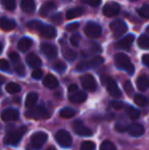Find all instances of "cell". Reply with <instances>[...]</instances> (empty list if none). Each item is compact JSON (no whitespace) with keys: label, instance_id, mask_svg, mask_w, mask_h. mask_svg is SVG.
<instances>
[{"label":"cell","instance_id":"obj_47","mask_svg":"<svg viewBox=\"0 0 149 150\" xmlns=\"http://www.w3.org/2000/svg\"><path fill=\"white\" fill-rule=\"evenodd\" d=\"M112 106L114 109H117V110H119V109H121L124 107V103L121 102V101H112Z\"/></svg>","mask_w":149,"mask_h":150},{"label":"cell","instance_id":"obj_33","mask_svg":"<svg viewBox=\"0 0 149 150\" xmlns=\"http://www.w3.org/2000/svg\"><path fill=\"white\" fill-rule=\"evenodd\" d=\"M127 113H128V115H129L130 119H132V120H136L140 117V111L137 110V109L134 108V107H132V106L127 107Z\"/></svg>","mask_w":149,"mask_h":150},{"label":"cell","instance_id":"obj_35","mask_svg":"<svg viewBox=\"0 0 149 150\" xmlns=\"http://www.w3.org/2000/svg\"><path fill=\"white\" fill-rule=\"evenodd\" d=\"M43 26H44L43 23L39 22V21H32V22H29L28 23V28L29 29H32V30L38 31V32L41 30Z\"/></svg>","mask_w":149,"mask_h":150},{"label":"cell","instance_id":"obj_27","mask_svg":"<svg viewBox=\"0 0 149 150\" xmlns=\"http://www.w3.org/2000/svg\"><path fill=\"white\" fill-rule=\"evenodd\" d=\"M62 54H64V58H66V59L70 61L75 60L76 57H77V52L66 45L62 46Z\"/></svg>","mask_w":149,"mask_h":150},{"label":"cell","instance_id":"obj_12","mask_svg":"<svg viewBox=\"0 0 149 150\" xmlns=\"http://www.w3.org/2000/svg\"><path fill=\"white\" fill-rule=\"evenodd\" d=\"M121 10V6L115 2H109L106 3L103 7V14L107 18H112L119 13Z\"/></svg>","mask_w":149,"mask_h":150},{"label":"cell","instance_id":"obj_10","mask_svg":"<svg viewBox=\"0 0 149 150\" xmlns=\"http://www.w3.org/2000/svg\"><path fill=\"white\" fill-rule=\"evenodd\" d=\"M81 83H82V86L87 91H89V92H94V91L97 89V84H96L95 79H94L93 76L89 75V74L82 76Z\"/></svg>","mask_w":149,"mask_h":150},{"label":"cell","instance_id":"obj_41","mask_svg":"<svg viewBox=\"0 0 149 150\" xmlns=\"http://www.w3.org/2000/svg\"><path fill=\"white\" fill-rule=\"evenodd\" d=\"M81 1L86 4H89L92 7H98L101 3V0H81Z\"/></svg>","mask_w":149,"mask_h":150},{"label":"cell","instance_id":"obj_2","mask_svg":"<svg viewBox=\"0 0 149 150\" xmlns=\"http://www.w3.org/2000/svg\"><path fill=\"white\" fill-rule=\"evenodd\" d=\"M27 132L26 127H20L16 130H11L7 132L4 138V144L6 145H18V142L22 140L24 134Z\"/></svg>","mask_w":149,"mask_h":150},{"label":"cell","instance_id":"obj_11","mask_svg":"<svg viewBox=\"0 0 149 150\" xmlns=\"http://www.w3.org/2000/svg\"><path fill=\"white\" fill-rule=\"evenodd\" d=\"M41 51L43 54L49 59H54L57 57V48L50 43H42L41 44Z\"/></svg>","mask_w":149,"mask_h":150},{"label":"cell","instance_id":"obj_14","mask_svg":"<svg viewBox=\"0 0 149 150\" xmlns=\"http://www.w3.org/2000/svg\"><path fill=\"white\" fill-rule=\"evenodd\" d=\"M20 117V113L16 109L13 108H8L3 110V112L1 113V120L3 122H14Z\"/></svg>","mask_w":149,"mask_h":150},{"label":"cell","instance_id":"obj_44","mask_svg":"<svg viewBox=\"0 0 149 150\" xmlns=\"http://www.w3.org/2000/svg\"><path fill=\"white\" fill-rule=\"evenodd\" d=\"M124 88H125V91H126L127 94H129V95L133 94V86H132V84L130 81L125 82V84H124Z\"/></svg>","mask_w":149,"mask_h":150},{"label":"cell","instance_id":"obj_52","mask_svg":"<svg viewBox=\"0 0 149 150\" xmlns=\"http://www.w3.org/2000/svg\"><path fill=\"white\" fill-rule=\"evenodd\" d=\"M4 81H5V79H4V78L2 77V76H0V86H1L2 84L4 83Z\"/></svg>","mask_w":149,"mask_h":150},{"label":"cell","instance_id":"obj_32","mask_svg":"<svg viewBox=\"0 0 149 150\" xmlns=\"http://www.w3.org/2000/svg\"><path fill=\"white\" fill-rule=\"evenodd\" d=\"M134 101H135L136 104L139 105V106H146L147 103H148L146 97L144 96V95H141V94L135 95V96H134Z\"/></svg>","mask_w":149,"mask_h":150},{"label":"cell","instance_id":"obj_24","mask_svg":"<svg viewBox=\"0 0 149 150\" xmlns=\"http://www.w3.org/2000/svg\"><path fill=\"white\" fill-rule=\"evenodd\" d=\"M33 45V41L28 37H24L18 41V49L22 52H26L27 50L30 49V47Z\"/></svg>","mask_w":149,"mask_h":150},{"label":"cell","instance_id":"obj_57","mask_svg":"<svg viewBox=\"0 0 149 150\" xmlns=\"http://www.w3.org/2000/svg\"><path fill=\"white\" fill-rule=\"evenodd\" d=\"M131 1H137V0H131Z\"/></svg>","mask_w":149,"mask_h":150},{"label":"cell","instance_id":"obj_40","mask_svg":"<svg viewBox=\"0 0 149 150\" xmlns=\"http://www.w3.org/2000/svg\"><path fill=\"white\" fill-rule=\"evenodd\" d=\"M80 40H81V37H80V35H78V34H75V35H73L72 37L70 38L71 44H72L74 47H78V46H79Z\"/></svg>","mask_w":149,"mask_h":150},{"label":"cell","instance_id":"obj_54","mask_svg":"<svg viewBox=\"0 0 149 150\" xmlns=\"http://www.w3.org/2000/svg\"><path fill=\"white\" fill-rule=\"evenodd\" d=\"M46 150H56L55 148H54V147L53 146H50V147H48V148L47 149H46Z\"/></svg>","mask_w":149,"mask_h":150},{"label":"cell","instance_id":"obj_4","mask_svg":"<svg viewBox=\"0 0 149 150\" xmlns=\"http://www.w3.org/2000/svg\"><path fill=\"white\" fill-rule=\"evenodd\" d=\"M101 83L103 84L104 86H106V89H107L108 93H109L112 97L119 98V97L121 96V90H119V88L117 87L114 80H112L110 77L105 76V75L101 76Z\"/></svg>","mask_w":149,"mask_h":150},{"label":"cell","instance_id":"obj_19","mask_svg":"<svg viewBox=\"0 0 149 150\" xmlns=\"http://www.w3.org/2000/svg\"><path fill=\"white\" fill-rule=\"evenodd\" d=\"M68 99L73 103H82L87 99V95L85 92H82V91H76L74 93H71Z\"/></svg>","mask_w":149,"mask_h":150},{"label":"cell","instance_id":"obj_58","mask_svg":"<svg viewBox=\"0 0 149 150\" xmlns=\"http://www.w3.org/2000/svg\"><path fill=\"white\" fill-rule=\"evenodd\" d=\"M68 1H71V0H68Z\"/></svg>","mask_w":149,"mask_h":150},{"label":"cell","instance_id":"obj_21","mask_svg":"<svg viewBox=\"0 0 149 150\" xmlns=\"http://www.w3.org/2000/svg\"><path fill=\"white\" fill-rule=\"evenodd\" d=\"M20 8L23 11L27 12V13H33L36 8V4H35L34 0H22L20 1Z\"/></svg>","mask_w":149,"mask_h":150},{"label":"cell","instance_id":"obj_22","mask_svg":"<svg viewBox=\"0 0 149 150\" xmlns=\"http://www.w3.org/2000/svg\"><path fill=\"white\" fill-rule=\"evenodd\" d=\"M55 8H56V4L53 1H47L42 4L41 8H40V14L42 16H47Z\"/></svg>","mask_w":149,"mask_h":150},{"label":"cell","instance_id":"obj_51","mask_svg":"<svg viewBox=\"0 0 149 150\" xmlns=\"http://www.w3.org/2000/svg\"><path fill=\"white\" fill-rule=\"evenodd\" d=\"M115 127H117V130L119 131V132H124V131L126 130V128H124L123 126H119V125H117Z\"/></svg>","mask_w":149,"mask_h":150},{"label":"cell","instance_id":"obj_15","mask_svg":"<svg viewBox=\"0 0 149 150\" xmlns=\"http://www.w3.org/2000/svg\"><path fill=\"white\" fill-rule=\"evenodd\" d=\"M134 39H135V37H134V35H132V34H129V35H127L126 37H124L121 40H119V42H117V48H119V49H124V50H129L130 48L132 47V44H133L134 42Z\"/></svg>","mask_w":149,"mask_h":150},{"label":"cell","instance_id":"obj_1","mask_svg":"<svg viewBox=\"0 0 149 150\" xmlns=\"http://www.w3.org/2000/svg\"><path fill=\"white\" fill-rule=\"evenodd\" d=\"M114 62L119 69H124L127 71L129 75H133L135 71V67H134L133 63L131 62L129 56L126 55L124 53H117L114 56Z\"/></svg>","mask_w":149,"mask_h":150},{"label":"cell","instance_id":"obj_59","mask_svg":"<svg viewBox=\"0 0 149 150\" xmlns=\"http://www.w3.org/2000/svg\"><path fill=\"white\" fill-rule=\"evenodd\" d=\"M148 67H149V65H148Z\"/></svg>","mask_w":149,"mask_h":150},{"label":"cell","instance_id":"obj_13","mask_svg":"<svg viewBox=\"0 0 149 150\" xmlns=\"http://www.w3.org/2000/svg\"><path fill=\"white\" fill-rule=\"evenodd\" d=\"M73 129H74L75 133L80 136H91L92 135V131L90 130L89 128L85 126L83 124V122L81 120H75L74 122V125H73Z\"/></svg>","mask_w":149,"mask_h":150},{"label":"cell","instance_id":"obj_48","mask_svg":"<svg viewBox=\"0 0 149 150\" xmlns=\"http://www.w3.org/2000/svg\"><path fill=\"white\" fill-rule=\"evenodd\" d=\"M79 28V24L78 23H74V24H70L66 26V31L68 32H73L76 31L77 29Z\"/></svg>","mask_w":149,"mask_h":150},{"label":"cell","instance_id":"obj_8","mask_svg":"<svg viewBox=\"0 0 149 150\" xmlns=\"http://www.w3.org/2000/svg\"><path fill=\"white\" fill-rule=\"evenodd\" d=\"M84 32H85V35L87 36L88 38L95 39V38H98L101 35L102 29H101V27L98 24H96V23H88V24L86 25L85 29H84Z\"/></svg>","mask_w":149,"mask_h":150},{"label":"cell","instance_id":"obj_7","mask_svg":"<svg viewBox=\"0 0 149 150\" xmlns=\"http://www.w3.org/2000/svg\"><path fill=\"white\" fill-rule=\"evenodd\" d=\"M110 30L113 33L114 37H121L124 34L127 33L128 26L124 21L121 20H115L110 24Z\"/></svg>","mask_w":149,"mask_h":150},{"label":"cell","instance_id":"obj_20","mask_svg":"<svg viewBox=\"0 0 149 150\" xmlns=\"http://www.w3.org/2000/svg\"><path fill=\"white\" fill-rule=\"evenodd\" d=\"M26 61L29 67H34V69H37V67H41V64H42V61L40 59V57L38 55H36L35 53L28 54L26 57Z\"/></svg>","mask_w":149,"mask_h":150},{"label":"cell","instance_id":"obj_50","mask_svg":"<svg viewBox=\"0 0 149 150\" xmlns=\"http://www.w3.org/2000/svg\"><path fill=\"white\" fill-rule=\"evenodd\" d=\"M76 91H78V86L76 85V84H73V85H71L70 87H68V93H74Z\"/></svg>","mask_w":149,"mask_h":150},{"label":"cell","instance_id":"obj_5","mask_svg":"<svg viewBox=\"0 0 149 150\" xmlns=\"http://www.w3.org/2000/svg\"><path fill=\"white\" fill-rule=\"evenodd\" d=\"M103 62H104L103 57H101V56H95V57L91 58V59L83 60L78 63L77 71H87L89 69H94V67L101 65Z\"/></svg>","mask_w":149,"mask_h":150},{"label":"cell","instance_id":"obj_56","mask_svg":"<svg viewBox=\"0 0 149 150\" xmlns=\"http://www.w3.org/2000/svg\"><path fill=\"white\" fill-rule=\"evenodd\" d=\"M1 94H2V93H1V90H0V96H1Z\"/></svg>","mask_w":149,"mask_h":150},{"label":"cell","instance_id":"obj_39","mask_svg":"<svg viewBox=\"0 0 149 150\" xmlns=\"http://www.w3.org/2000/svg\"><path fill=\"white\" fill-rule=\"evenodd\" d=\"M81 150H95V144L92 141H85L82 143Z\"/></svg>","mask_w":149,"mask_h":150},{"label":"cell","instance_id":"obj_34","mask_svg":"<svg viewBox=\"0 0 149 150\" xmlns=\"http://www.w3.org/2000/svg\"><path fill=\"white\" fill-rule=\"evenodd\" d=\"M53 69H55L56 71H58V73L62 74V73H64V71H66V64L64 62V61L57 60L56 62H54Z\"/></svg>","mask_w":149,"mask_h":150},{"label":"cell","instance_id":"obj_23","mask_svg":"<svg viewBox=\"0 0 149 150\" xmlns=\"http://www.w3.org/2000/svg\"><path fill=\"white\" fill-rule=\"evenodd\" d=\"M16 23L7 18H0V29L3 31H11L16 28Z\"/></svg>","mask_w":149,"mask_h":150},{"label":"cell","instance_id":"obj_55","mask_svg":"<svg viewBox=\"0 0 149 150\" xmlns=\"http://www.w3.org/2000/svg\"><path fill=\"white\" fill-rule=\"evenodd\" d=\"M146 33H148V34H149V26L147 27V28H146Z\"/></svg>","mask_w":149,"mask_h":150},{"label":"cell","instance_id":"obj_28","mask_svg":"<svg viewBox=\"0 0 149 150\" xmlns=\"http://www.w3.org/2000/svg\"><path fill=\"white\" fill-rule=\"evenodd\" d=\"M37 101H38L37 93H29L26 98V106L28 107V108H32V107L35 106Z\"/></svg>","mask_w":149,"mask_h":150},{"label":"cell","instance_id":"obj_30","mask_svg":"<svg viewBox=\"0 0 149 150\" xmlns=\"http://www.w3.org/2000/svg\"><path fill=\"white\" fill-rule=\"evenodd\" d=\"M6 91L10 94H16V93H18L20 91V86L16 83H13V82H10L6 85L5 87Z\"/></svg>","mask_w":149,"mask_h":150},{"label":"cell","instance_id":"obj_38","mask_svg":"<svg viewBox=\"0 0 149 150\" xmlns=\"http://www.w3.org/2000/svg\"><path fill=\"white\" fill-rule=\"evenodd\" d=\"M138 13H139V16H142V18H149V5L144 4L142 7H140L139 9H138Z\"/></svg>","mask_w":149,"mask_h":150},{"label":"cell","instance_id":"obj_3","mask_svg":"<svg viewBox=\"0 0 149 150\" xmlns=\"http://www.w3.org/2000/svg\"><path fill=\"white\" fill-rule=\"evenodd\" d=\"M26 117L33 120H47L50 117V112L45 108L43 105H38V106L32 107V109L27 111Z\"/></svg>","mask_w":149,"mask_h":150},{"label":"cell","instance_id":"obj_16","mask_svg":"<svg viewBox=\"0 0 149 150\" xmlns=\"http://www.w3.org/2000/svg\"><path fill=\"white\" fill-rule=\"evenodd\" d=\"M128 133L130 134V136L132 137H140L144 134L145 130H144V127L140 124H132L128 127Z\"/></svg>","mask_w":149,"mask_h":150},{"label":"cell","instance_id":"obj_49","mask_svg":"<svg viewBox=\"0 0 149 150\" xmlns=\"http://www.w3.org/2000/svg\"><path fill=\"white\" fill-rule=\"evenodd\" d=\"M9 58L11 59V61H13L14 63L20 61V56H18V54L16 53V52H11V53H9Z\"/></svg>","mask_w":149,"mask_h":150},{"label":"cell","instance_id":"obj_17","mask_svg":"<svg viewBox=\"0 0 149 150\" xmlns=\"http://www.w3.org/2000/svg\"><path fill=\"white\" fill-rule=\"evenodd\" d=\"M43 85L48 89H55L58 87V81L53 75L48 74L43 79Z\"/></svg>","mask_w":149,"mask_h":150},{"label":"cell","instance_id":"obj_42","mask_svg":"<svg viewBox=\"0 0 149 150\" xmlns=\"http://www.w3.org/2000/svg\"><path fill=\"white\" fill-rule=\"evenodd\" d=\"M62 14L61 13H55V14H53V16H51V21L54 23V24H56V25H58V24H60V23L62 22Z\"/></svg>","mask_w":149,"mask_h":150},{"label":"cell","instance_id":"obj_43","mask_svg":"<svg viewBox=\"0 0 149 150\" xmlns=\"http://www.w3.org/2000/svg\"><path fill=\"white\" fill-rule=\"evenodd\" d=\"M16 73L18 74V76H25L26 69H25V67L22 63H18V64L16 65Z\"/></svg>","mask_w":149,"mask_h":150},{"label":"cell","instance_id":"obj_46","mask_svg":"<svg viewBox=\"0 0 149 150\" xmlns=\"http://www.w3.org/2000/svg\"><path fill=\"white\" fill-rule=\"evenodd\" d=\"M0 69H1V71H4L9 69V63L7 62V60L0 59Z\"/></svg>","mask_w":149,"mask_h":150},{"label":"cell","instance_id":"obj_6","mask_svg":"<svg viewBox=\"0 0 149 150\" xmlns=\"http://www.w3.org/2000/svg\"><path fill=\"white\" fill-rule=\"evenodd\" d=\"M55 140L60 146L64 147V148L71 147L73 144L72 136L70 135V133L66 132V131H64V130H59L57 133H56Z\"/></svg>","mask_w":149,"mask_h":150},{"label":"cell","instance_id":"obj_37","mask_svg":"<svg viewBox=\"0 0 149 150\" xmlns=\"http://www.w3.org/2000/svg\"><path fill=\"white\" fill-rule=\"evenodd\" d=\"M100 150H117V148H115V145L112 141L105 140L104 142H102L101 146H100Z\"/></svg>","mask_w":149,"mask_h":150},{"label":"cell","instance_id":"obj_25","mask_svg":"<svg viewBox=\"0 0 149 150\" xmlns=\"http://www.w3.org/2000/svg\"><path fill=\"white\" fill-rule=\"evenodd\" d=\"M83 13H84V8L78 6V7H74V8L68 9L66 13V18H68V20H73V18L82 16Z\"/></svg>","mask_w":149,"mask_h":150},{"label":"cell","instance_id":"obj_18","mask_svg":"<svg viewBox=\"0 0 149 150\" xmlns=\"http://www.w3.org/2000/svg\"><path fill=\"white\" fill-rule=\"evenodd\" d=\"M39 33L41 34L42 37L46 38V39H53L56 36L55 29L51 26H45V25L42 27V29L39 31Z\"/></svg>","mask_w":149,"mask_h":150},{"label":"cell","instance_id":"obj_9","mask_svg":"<svg viewBox=\"0 0 149 150\" xmlns=\"http://www.w3.org/2000/svg\"><path fill=\"white\" fill-rule=\"evenodd\" d=\"M47 138H48V136L46 133H43V132L35 133L32 136V138H31V146L34 149H40L45 144V142L47 141Z\"/></svg>","mask_w":149,"mask_h":150},{"label":"cell","instance_id":"obj_36","mask_svg":"<svg viewBox=\"0 0 149 150\" xmlns=\"http://www.w3.org/2000/svg\"><path fill=\"white\" fill-rule=\"evenodd\" d=\"M3 7L7 10H13L16 8V0H1Z\"/></svg>","mask_w":149,"mask_h":150},{"label":"cell","instance_id":"obj_53","mask_svg":"<svg viewBox=\"0 0 149 150\" xmlns=\"http://www.w3.org/2000/svg\"><path fill=\"white\" fill-rule=\"evenodd\" d=\"M2 50H3V45H2V43H0V54H1Z\"/></svg>","mask_w":149,"mask_h":150},{"label":"cell","instance_id":"obj_31","mask_svg":"<svg viewBox=\"0 0 149 150\" xmlns=\"http://www.w3.org/2000/svg\"><path fill=\"white\" fill-rule=\"evenodd\" d=\"M75 110L73 108H70V107H66V108L60 110V117L62 119H72L73 117H75Z\"/></svg>","mask_w":149,"mask_h":150},{"label":"cell","instance_id":"obj_45","mask_svg":"<svg viewBox=\"0 0 149 150\" xmlns=\"http://www.w3.org/2000/svg\"><path fill=\"white\" fill-rule=\"evenodd\" d=\"M42 76H43V71H42L39 67L35 69L34 71H32V77L34 78L35 80H40L42 78Z\"/></svg>","mask_w":149,"mask_h":150},{"label":"cell","instance_id":"obj_26","mask_svg":"<svg viewBox=\"0 0 149 150\" xmlns=\"http://www.w3.org/2000/svg\"><path fill=\"white\" fill-rule=\"evenodd\" d=\"M137 87L140 91H145L149 88V79L147 76L141 75L137 79Z\"/></svg>","mask_w":149,"mask_h":150},{"label":"cell","instance_id":"obj_29","mask_svg":"<svg viewBox=\"0 0 149 150\" xmlns=\"http://www.w3.org/2000/svg\"><path fill=\"white\" fill-rule=\"evenodd\" d=\"M138 46L142 49H149V36L141 35L138 39Z\"/></svg>","mask_w":149,"mask_h":150}]
</instances>
